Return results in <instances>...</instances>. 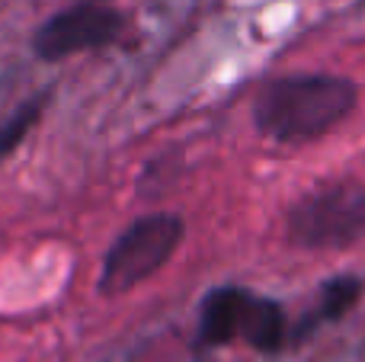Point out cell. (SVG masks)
Segmentation results:
<instances>
[{
  "label": "cell",
  "mask_w": 365,
  "mask_h": 362,
  "mask_svg": "<svg viewBox=\"0 0 365 362\" xmlns=\"http://www.w3.org/2000/svg\"><path fill=\"white\" fill-rule=\"evenodd\" d=\"M359 90L340 74L272 77L253 96V122L272 141L298 145L327 135L356 109Z\"/></svg>",
  "instance_id": "6da1fadb"
},
{
  "label": "cell",
  "mask_w": 365,
  "mask_h": 362,
  "mask_svg": "<svg viewBox=\"0 0 365 362\" xmlns=\"http://www.w3.org/2000/svg\"><path fill=\"white\" fill-rule=\"evenodd\" d=\"M244 340L257 353H279L289 340V318L282 305L240 286L212 289L199 311V346H227Z\"/></svg>",
  "instance_id": "7a4b0ae2"
},
{
  "label": "cell",
  "mask_w": 365,
  "mask_h": 362,
  "mask_svg": "<svg viewBox=\"0 0 365 362\" xmlns=\"http://www.w3.org/2000/svg\"><path fill=\"white\" fill-rule=\"evenodd\" d=\"M365 237V186L336 180L289 209V241L302 250H343Z\"/></svg>",
  "instance_id": "3957f363"
},
{
  "label": "cell",
  "mask_w": 365,
  "mask_h": 362,
  "mask_svg": "<svg viewBox=\"0 0 365 362\" xmlns=\"http://www.w3.org/2000/svg\"><path fill=\"white\" fill-rule=\"evenodd\" d=\"M186 224L173 212H154L132 222L109 247L100 269V292L103 295H125L151 279L182 244Z\"/></svg>",
  "instance_id": "277c9868"
},
{
  "label": "cell",
  "mask_w": 365,
  "mask_h": 362,
  "mask_svg": "<svg viewBox=\"0 0 365 362\" xmlns=\"http://www.w3.org/2000/svg\"><path fill=\"white\" fill-rule=\"evenodd\" d=\"M125 16L106 0H77L68 10L55 13L32 36V51L42 61H64L81 51H96L119 42Z\"/></svg>",
  "instance_id": "5b68a950"
},
{
  "label": "cell",
  "mask_w": 365,
  "mask_h": 362,
  "mask_svg": "<svg viewBox=\"0 0 365 362\" xmlns=\"http://www.w3.org/2000/svg\"><path fill=\"white\" fill-rule=\"evenodd\" d=\"M362 295V282L356 276H334L321 286L317 295V311L308 318V324L302 327V333H308L314 324H327V321H340L349 308L359 301Z\"/></svg>",
  "instance_id": "8992f818"
},
{
  "label": "cell",
  "mask_w": 365,
  "mask_h": 362,
  "mask_svg": "<svg viewBox=\"0 0 365 362\" xmlns=\"http://www.w3.org/2000/svg\"><path fill=\"white\" fill-rule=\"evenodd\" d=\"M48 96L51 93L32 96V100H26L6 122H0V160H6L26 138H29V132L36 128V122L42 119L45 106H48Z\"/></svg>",
  "instance_id": "52a82bcc"
}]
</instances>
